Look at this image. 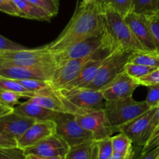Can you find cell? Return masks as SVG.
<instances>
[{"mask_svg":"<svg viewBox=\"0 0 159 159\" xmlns=\"http://www.w3.org/2000/svg\"><path fill=\"white\" fill-rule=\"evenodd\" d=\"M105 6L102 0L78 2L74 14L58 37L46 48L57 52L76 42L105 32Z\"/></svg>","mask_w":159,"mask_h":159,"instance_id":"obj_1","label":"cell"},{"mask_svg":"<svg viewBox=\"0 0 159 159\" xmlns=\"http://www.w3.org/2000/svg\"><path fill=\"white\" fill-rule=\"evenodd\" d=\"M105 6V31L112 41L115 50L139 51H145L134 37L124 16L114 9Z\"/></svg>","mask_w":159,"mask_h":159,"instance_id":"obj_2","label":"cell"},{"mask_svg":"<svg viewBox=\"0 0 159 159\" xmlns=\"http://www.w3.org/2000/svg\"><path fill=\"white\" fill-rule=\"evenodd\" d=\"M15 65L28 68H57L54 53L43 47L35 49L0 51V66Z\"/></svg>","mask_w":159,"mask_h":159,"instance_id":"obj_3","label":"cell"},{"mask_svg":"<svg viewBox=\"0 0 159 159\" xmlns=\"http://www.w3.org/2000/svg\"><path fill=\"white\" fill-rule=\"evenodd\" d=\"M114 51H116V50L113 48V43L112 42H109L92 55L68 61L56 68L54 75L50 82L55 89L58 90L62 89L77 77L78 75L89 62L95 59L105 58L113 54Z\"/></svg>","mask_w":159,"mask_h":159,"instance_id":"obj_4","label":"cell"},{"mask_svg":"<svg viewBox=\"0 0 159 159\" xmlns=\"http://www.w3.org/2000/svg\"><path fill=\"white\" fill-rule=\"evenodd\" d=\"M151 108L145 101L138 102L130 96L117 100L107 101L104 110L110 124L116 131L118 127L143 114Z\"/></svg>","mask_w":159,"mask_h":159,"instance_id":"obj_5","label":"cell"},{"mask_svg":"<svg viewBox=\"0 0 159 159\" xmlns=\"http://www.w3.org/2000/svg\"><path fill=\"white\" fill-rule=\"evenodd\" d=\"M109 42L112 41L105 31L100 35L88 37L85 40L73 43L62 51L54 52V56L57 64V68L68 61L92 55Z\"/></svg>","mask_w":159,"mask_h":159,"instance_id":"obj_6","label":"cell"},{"mask_svg":"<svg viewBox=\"0 0 159 159\" xmlns=\"http://www.w3.org/2000/svg\"><path fill=\"white\" fill-rule=\"evenodd\" d=\"M131 51L117 50L110 54L99 68L94 80L86 88L102 89L125 71Z\"/></svg>","mask_w":159,"mask_h":159,"instance_id":"obj_7","label":"cell"},{"mask_svg":"<svg viewBox=\"0 0 159 159\" xmlns=\"http://www.w3.org/2000/svg\"><path fill=\"white\" fill-rule=\"evenodd\" d=\"M54 121L56 134L61 137L69 147L93 140V134L81 126L74 113H60Z\"/></svg>","mask_w":159,"mask_h":159,"instance_id":"obj_8","label":"cell"},{"mask_svg":"<svg viewBox=\"0 0 159 159\" xmlns=\"http://www.w3.org/2000/svg\"><path fill=\"white\" fill-rule=\"evenodd\" d=\"M62 96L81 110L88 112L94 110L105 109L107 100L101 89L90 88H75L59 90Z\"/></svg>","mask_w":159,"mask_h":159,"instance_id":"obj_9","label":"cell"},{"mask_svg":"<svg viewBox=\"0 0 159 159\" xmlns=\"http://www.w3.org/2000/svg\"><path fill=\"white\" fill-rule=\"evenodd\" d=\"M75 116L81 126L93 134L94 141L111 137L116 131L110 124L104 109L91 110L82 114H75Z\"/></svg>","mask_w":159,"mask_h":159,"instance_id":"obj_10","label":"cell"},{"mask_svg":"<svg viewBox=\"0 0 159 159\" xmlns=\"http://www.w3.org/2000/svg\"><path fill=\"white\" fill-rule=\"evenodd\" d=\"M156 107H152L143 114L118 127L116 131L125 134L131 139L134 144L142 148L148 140V131Z\"/></svg>","mask_w":159,"mask_h":159,"instance_id":"obj_11","label":"cell"},{"mask_svg":"<svg viewBox=\"0 0 159 159\" xmlns=\"http://www.w3.org/2000/svg\"><path fill=\"white\" fill-rule=\"evenodd\" d=\"M124 18L144 49L157 52L155 40L145 14L138 13L131 10Z\"/></svg>","mask_w":159,"mask_h":159,"instance_id":"obj_12","label":"cell"},{"mask_svg":"<svg viewBox=\"0 0 159 159\" xmlns=\"http://www.w3.org/2000/svg\"><path fill=\"white\" fill-rule=\"evenodd\" d=\"M56 68H28V67L6 65L0 66V76L13 80L38 79L51 81Z\"/></svg>","mask_w":159,"mask_h":159,"instance_id":"obj_13","label":"cell"},{"mask_svg":"<svg viewBox=\"0 0 159 159\" xmlns=\"http://www.w3.org/2000/svg\"><path fill=\"white\" fill-rule=\"evenodd\" d=\"M140 85L137 79L130 77L124 71L101 90L106 100L113 101L130 97Z\"/></svg>","mask_w":159,"mask_h":159,"instance_id":"obj_14","label":"cell"},{"mask_svg":"<svg viewBox=\"0 0 159 159\" xmlns=\"http://www.w3.org/2000/svg\"><path fill=\"white\" fill-rule=\"evenodd\" d=\"M70 147L66 141L57 134L51 135L41 141L24 149L25 154L41 157L65 156Z\"/></svg>","mask_w":159,"mask_h":159,"instance_id":"obj_15","label":"cell"},{"mask_svg":"<svg viewBox=\"0 0 159 159\" xmlns=\"http://www.w3.org/2000/svg\"><path fill=\"white\" fill-rule=\"evenodd\" d=\"M54 134H56L55 121L51 120H37L17 139V146L26 149Z\"/></svg>","mask_w":159,"mask_h":159,"instance_id":"obj_16","label":"cell"},{"mask_svg":"<svg viewBox=\"0 0 159 159\" xmlns=\"http://www.w3.org/2000/svg\"><path fill=\"white\" fill-rule=\"evenodd\" d=\"M33 118L20 115L13 110L0 116V133L17 139L36 122Z\"/></svg>","mask_w":159,"mask_h":159,"instance_id":"obj_17","label":"cell"},{"mask_svg":"<svg viewBox=\"0 0 159 159\" xmlns=\"http://www.w3.org/2000/svg\"><path fill=\"white\" fill-rule=\"evenodd\" d=\"M13 111L26 117L33 118L36 120H54L60 113V112L47 109L30 100L19 103L14 107Z\"/></svg>","mask_w":159,"mask_h":159,"instance_id":"obj_18","label":"cell"},{"mask_svg":"<svg viewBox=\"0 0 159 159\" xmlns=\"http://www.w3.org/2000/svg\"><path fill=\"white\" fill-rule=\"evenodd\" d=\"M109 57V56H108ZM105 58L95 59L89 62L80 71L77 77L68 83L64 89H71L75 88H86L93 82L99 71V68L105 62Z\"/></svg>","mask_w":159,"mask_h":159,"instance_id":"obj_19","label":"cell"},{"mask_svg":"<svg viewBox=\"0 0 159 159\" xmlns=\"http://www.w3.org/2000/svg\"><path fill=\"white\" fill-rule=\"evenodd\" d=\"M13 2L17 8L26 16V19L39 21H50L53 18L46 11L27 0H13Z\"/></svg>","mask_w":159,"mask_h":159,"instance_id":"obj_20","label":"cell"},{"mask_svg":"<svg viewBox=\"0 0 159 159\" xmlns=\"http://www.w3.org/2000/svg\"><path fill=\"white\" fill-rule=\"evenodd\" d=\"M28 100L38 104L49 110L60 113H68L65 104V97L61 93L58 96H50L45 95H35Z\"/></svg>","mask_w":159,"mask_h":159,"instance_id":"obj_21","label":"cell"},{"mask_svg":"<svg viewBox=\"0 0 159 159\" xmlns=\"http://www.w3.org/2000/svg\"><path fill=\"white\" fill-rule=\"evenodd\" d=\"M113 153L123 155L127 159H132L134 156L133 141L124 133H120L116 136L111 137Z\"/></svg>","mask_w":159,"mask_h":159,"instance_id":"obj_22","label":"cell"},{"mask_svg":"<svg viewBox=\"0 0 159 159\" xmlns=\"http://www.w3.org/2000/svg\"><path fill=\"white\" fill-rule=\"evenodd\" d=\"M128 62L159 68V54L158 52L148 51H134L130 54Z\"/></svg>","mask_w":159,"mask_h":159,"instance_id":"obj_23","label":"cell"},{"mask_svg":"<svg viewBox=\"0 0 159 159\" xmlns=\"http://www.w3.org/2000/svg\"><path fill=\"white\" fill-rule=\"evenodd\" d=\"M94 140L70 147L65 159H92Z\"/></svg>","mask_w":159,"mask_h":159,"instance_id":"obj_24","label":"cell"},{"mask_svg":"<svg viewBox=\"0 0 159 159\" xmlns=\"http://www.w3.org/2000/svg\"><path fill=\"white\" fill-rule=\"evenodd\" d=\"M113 154L111 137L95 141L92 159H109Z\"/></svg>","mask_w":159,"mask_h":159,"instance_id":"obj_25","label":"cell"},{"mask_svg":"<svg viewBox=\"0 0 159 159\" xmlns=\"http://www.w3.org/2000/svg\"><path fill=\"white\" fill-rule=\"evenodd\" d=\"M0 89L14 92V93L20 94L23 97L28 98V99L35 96L34 93L25 89L16 80L6 79V78L1 77V76H0Z\"/></svg>","mask_w":159,"mask_h":159,"instance_id":"obj_26","label":"cell"},{"mask_svg":"<svg viewBox=\"0 0 159 159\" xmlns=\"http://www.w3.org/2000/svg\"><path fill=\"white\" fill-rule=\"evenodd\" d=\"M158 2L159 0H133L131 10L149 15L158 12Z\"/></svg>","mask_w":159,"mask_h":159,"instance_id":"obj_27","label":"cell"},{"mask_svg":"<svg viewBox=\"0 0 159 159\" xmlns=\"http://www.w3.org/2000/svg\"><path fill=\"white\" fill-rule=\"evenodd\" d=\"M157 68L155 67L145 66V65H138V64L127 63L125 67V72L130 77L134 78L135 79H139L144 76L147 75L149 73L152 72Z\"/></svg>","mask_w":159,"mask_h":159,"instance_id":"obj_28","label":"cell"},{"mask_svg":"<svg viewBox=\"0 0 159 159\" xmlns=\"http://www.w3.org/2000/svg\"><path fill=\"white\" fill-rule=\"evenodd\" d=\"M106 6L114 9L122 16H125L132 9L133 0H102Z\"/></svg>","mask_w":159,"mask_h":159,"instance_id":"obj_29","label":"cell"},{"mask_svg":"<svg viewBox=\"0 0 159 159\" xmlns=\"http://www.w3.org/2000/svg\"><path fill=\"white\" fill-rule=\"evenodd\" d=\"M27 1L43 9L52 17L56 16L58 13L59 6H60L59 0H27Z\"/></svg>","mask_w":159,"mask_h":159,"instance_id":"obj_30","label":"cell"},{"mask_svg":"<svg viewBox=\"0 0 159 159\" xmlns=\"http://www.w3.org/2000/svg\"><path fill=\"white\" fill-rule=\"evenodd\" d=\"M0 159H27L24 149L16 147L0 148Z\"/></svg>","mask_w":159,"mask_h":159,"instance_id":"obj_31","label":"cell"},{"mask_svg":"<svg viewBox=\"0 0 159 159\" xmlns=\"http://www.w3.org/2000/svg\"><path fill=\"white\" fill-rule=\"evenodd\" d=\"M146 16L155 40L157 52L159 54V11L149 15H146Z\"/></svg>","mask_w":159,"mask_h":159,"instance_id":"obj_32","label":"cell"},{"mask_svg":"<svg viewBox=\"0 0 159 159\" xmlns=\"http://www.w3.org/2000/svg\"><path fill=\"white\" fill-rule=\"evenodd\" d=\"M23 96L14 92L0 89V102L7 107L14 108L19 104V99Z\"/></svg>","mask_w":159,"mask_h":159,"instance_id":"obj_33","label":"cell"},{"mask_svg":"<svg viewBox=\"0 0 159 159\" xmlns=\"http://www.w3.org/2000/svg\"><path fill=\"white\" fill-rule=\"evenodd\" d=\"M0 11L13 16L26 19V16L16 6L13 0H0Z\"/></svg>","mask_w":159,"mask_h":159,"instance_id":"obj_34","label":"cell"},{"mask_svg":"<svg viewBox=\"0 0 159 159\" xmlns=\"http://www.w3.org/2000/svg\"><path fill=\"white\" fill-rule=\"evenodd\" d=\"M145 102L150 107H157L159 105V83L148 86V94Z\"/></svg>","mask_w":159,"mask_h":159,"instance_id":"obj_35","label":"cell"},{"mask_svg":"<svg viewBox=\"0 0 159 159\" xmlns=\"http://www.w3.org/2000/svg\"><path fill=\"white\" fill-rule=\"evenodd\" d=\"M137 80L139 82L140 85L146 87L159 83V68H157L148 75Z\"/></svg>","mask_w":159,"mask_h":159,"instance_id":"obj_36","label":"cell"},{"mask_svg":"<svg viewBox=\"0 0 159 159\" xmlns=\"http://www.w3.org/2000/svg\"><path fill=\"white\" fill-rule=\"evenodd\" d=\"M159 146V127H157L146 144L142 147L141 151V153H145V152H149V151L152 150V149L155 148Z\"/></svg>","mask_w":159,"mask_h":159,"instance_id":"obj_37","label":"cell"},{"mask_svg":"<svg viewBox=\"0 0 159 159\" xmlns=\"http://www.w3.org/2000/svg\"><path fill=\"white\" fill-rule=\"evenodd\" d=\"M25 48H26L22 46L21 44H19L0 35V51H15V50H22Z\"/></svg>","mask_w":159,"mask_h":159,"instance_id":"obj_38","label":"cell"},{"mask_svg":"<svg viewBox=\"0 0 159 159\" xmlns=\"http://www.w3.org/2000/svg\"><path fill=\"white\" fill-rule=\"evenodd\" d=\"M16 146H17V141L15 138L0 133V148L16 147Z\"/></svg>","mask_w":159,"mask_h":159,"instance_id":"obj_39","label":"cell"},{"mask_svg":"<svg viewBox=\"0 0 159 159\" xmlns=\"http://www.w3.org/2000/svg\"><path fill=\"white\" fill-rule=\"evenodd\" d=\"M158 127H159V105L156 107L155 114H154L152 122H151L150 126H149L148 131V139L151 137V135L152 134V133L154 132V130H155Z\"/></svg>","mask_w":159,"mask_h":159,"instance_id":"obj_40","label":"cell"},{"mask_svg":"<svg viewBox=\"0 0 159 159\" xmlns=\"http://www.w3.org/2000/svg\"><path fill=\"white\" fill-rule=\"evenodd\" d=\"M159 156V146L149 151V152H145V153H141L138 157L135 159H158ZM134 159V158H132Z\"/></svg>","mask_w":159,"mask_h":159,"instance_id":"obj_41","label":"cell"},{"mask_svg":"<svg viewBox=\"0 0 159 159\" xmlns=\"http://www.w3.org/2000/svg\"><path fill=\"white\" fill-rule=\"evenodd\" d=\"M27 159H65V156H57V157H41L35 155H27Z\"/></svg>","mask_w":159,"mask_h":159,"instance_id":"obj_42","label":"cell"},{"mask_svg":"<svg viewBox=\"0 0 159 159\" xmlns=\"http://www.w3.org/2000/svg\"><path fill=\"white\" fill-rule=\"evenodd\" d=\"M12 110H13V108L7 107V106L4 105V104H2L0 102V116H2V115L9 113V112L12 111Z\"/></svg>","mask_w":159,"mask_h":159,"instance_id":"obj_43","label":"cell"},{"mask_svg":"<svg viewBox=\"0 0 159 159\" xmlns=\"http://www.w3.org/2000/svg\"><path fill=\"white\" fill-rule=\"evenodd\" d=\"M109 159H127V158H126L124 156H123V155H120V154L113 153V155H112V156Z\"/></svg>","mask_w":159,"mask_h":159,"instance_id":"obj_44","label":"cell"},{"mask_svg":"<svg viewBox=\"0 0 159 159\" xmlns=\"http://www.w3.org/2000/svg\"><path fill=\"white\" fill-rule=\"evenodd\" d=\"M83 1H85V2H90V1H93V0H83Z\"/></svg>","mask_w":159,"mask_h":159,"instance_id":"obj_45","label":"cell"},{"mask_svg":"<svg viewBox=\"0 0 159 159\" xmlns=\"http://www.w3.org/2000/svg\"><path fill=\"white\" fill-rule=\"evenodd\" d=\"M158 11H159V2H158Z\"/></svg>","mask_w":159,"mask_h":159,"instance_id":"obj_46","label":"cell"},{"mask_svg":"<svg viewBox=\"0 0 159 159\" xmlns=\"http://www.w3.org/2000/svg\"><path fill=\"white\" fill-rule=\"evenodd\" d=\"M158 159H159V156H158Z\"/></svg>","mask_w":159,"mask_h":159,"instance_id":"obj_47","label":"cell"}]
</instances>
